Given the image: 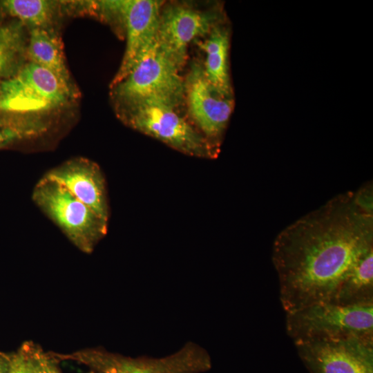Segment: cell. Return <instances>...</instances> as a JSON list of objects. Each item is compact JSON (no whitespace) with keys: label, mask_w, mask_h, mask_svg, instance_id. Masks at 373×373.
I'll list each match as a JSON object with an SVG mask.
<instances>
[{"label":"cell","mask_w":373,"mask_h":373,"mask_svg":"<svg viewBox=\"0 0 373 373\" xmlns=\"http://www.w3.org/2000/svg\"><path fill=\"white\" fill-rule=\"evenodd\" d=\"M92 354L99 365V373H200L211 367L207 351L191 342L160 358H127L99 352Z\"/></svg>","instance_id":"11"},{"label":"cell","mask_w":373,"mask_h":373,"mask_svg":"<svg viewBox=\"0 0 373 373\" xmlns=\"http://www.w3.org/2000/svg\"><path fill=\"white\" fill-rule=\"evenodd\" d=\"M32 196L36 205L82 251L92 252L106 234L107 222L56 181L44 175Z\"/></svg>","instance_id":"6"},{"label":"cell","mask_w":373,"mask_h":373,"mask_svg":"<svg viewBox=\"0 0 373 373\" xmlns=\"http://www.w3.org/2000/svg\"><path fill=\"white\" fill-rule=\"evenodd\" d=\"M223 20L220 10H202L175 3L163 5L157 31L158 46L181 70L186 62L189 44L207 37Z\"/></svg>","instance_id":"7"},{"label":"cell","mask_w":373,"mask_h":373,"mask_svg":"<svg viewBox=\"0 0 373 373\" xmlns=\"http://www.w3.org/2000/svg\"><path fill=\"white\" fill-rule=\"evenodd\" d=\"M373 249V215L341 193L282 230L272 247L286 313L331 303L358 261Z\"/></svg>","instance_id":"1"},{"label":"cell","mask_w":373,"mask_h":373,"mask_svg":"<svg viewBox=\"0 0 373 373\" xmlns=\"http://www.w3.org/2000/svg\"><path fill=\"white\" fill-rule=\"evenodd\" d=\"M197 44L206 53L202 64L205 77L212 88L220 96L233 98L229 73L230 35L223 23L215 26L203 41Z\"/></svg>","instance_id":"13"},{"label":"cell","mask_w":373,"mask_h":373,"mask_svg":"<svg viewBox=\"0 0 373 373\" xmlns=\"http://www.w3.org/2000/svg\"><path fill=\"white\" fill-rule=\"evenodd\" d=\"M310 373H373V336L294 342Z\"/></svg>","instance_id":"8"},{"label":"cell","mask_w":373,"mask_h":373,"mask_svg":"<svg viewBox=\"0 0 373 373\" xmlns=\"http://www.w3.org/2000/svg\"><path fill=\"white\" fill-rule=\"evenodd\" d=\"M331 303L349 306L373 304V249L355 265Z\"/></svg>","instance_id":"15"},{"label":"cell","mask_w":373,"mask_h":373,"mask_svg":"<svg viewBox=\"0 0 373 373\" xmlns=\"http://www.w3.org/2000/svg\"><path fill=\"white\" fill-rule=\"evenodd\" d=\"M29 61L46 68L70 83L60 37L49 28H31L26 48Z\"/></svg>","instance_id":"14"},{"label":"cell","mask_w":373,"mask_h":373,"mask_svg":"<svg viewBox=\"0 0 373 373\" xmlns=\"http://www.w3.org/2000/svg\"><path fill=\"white\" fill-rule=\"evenodd\" d=\"M71 84L30 61L0 82V115L26 117L64 108L75 97Z\"/></svg>","instance_id":"2"},{"label":"cell","mask_w":373,"mask_h":373,"mask_svg":"<svg viewBox=\"0 0 373 373\" xmlns=\"http://www.w3.org/2000/svg\"><path fill=\"white\" fill-rule=\"evenodd\" d=\"M10 358L0 356V373H5L7 370Z\"/></svg>","instance_id":"21"},{"label":"cell","mask_w":373,"mask_h":373,"mask_svg":"<svg viewBox=\"0 0 373 373\" xmlns=\"http://www.w3.org/2000/svg\"><path fill=\"white\" fill-rule=\"evenodd\" d=\"M117 19L125 30L126 45L120 66L110 87L123 80L157 40L159 17L164 1H114Z\"/></svg>","instance_id":"9"},{"label":"cell","mask_w":373,"mask_h":373,"mask_svg":"<svg viewBox=\"0 0 373 373\" xmlns=\"http://www.w3.org/2000/svg\"><path fill=\"white\" fill-rule=\"evenodd\" d=\"M157 40L119 83L111 88L115 106L150 99L177 108L184 102V78Z\"/></svg>","instance_id":"5"},{"label":"cell","mask_w":373,"mask_h":373,"mask_svg":"<svg viewBox=\"0 0 373 373\" xmlns=\"http://www.w3.org/2000/svg\"><path fill=\"white\" fill-rule=\"evenodd\" d=\"M119 117L131 128L192 155L215 157L219 146L165 103L139 100L115 106Z\"/></svg>","instance_id":"3"},{"label":"cell","mask_w":373,"mask_h":373,"mask_svg":"<svg viewBox=\"0 0 373 373\" xmlns=\"http://www.w3.org/2000/svg\"><path fill=\"white\" fill-rule=\"evenodd\" d=\"M184 102L193 122L204 136L220 146L233 112V98L218 95L208 82L202 64L194 61L184 78Z\"/></svg>","instance_id":"10"},{"label":"cell","mask_w":373,"mask_h":373,"mask_svg":"<svg viewBox=\"0 0 373 373\" xmlns=\"http://www.w3.org/2000/svg\"><path fill=\"white\" fill-rule=\"evenodd\" d=\"M354 200L356 206L365 213L373 215V186L368 182L356 192H354Z\"/></svg>","instance_id":"19"},{"label":"cell","mask_w":373,"mask_h":373,"mask_svg":"<svg viewBox=\"0 0 373 373\" xmlns=\"http://www.w3.org/2000/svg\"><path fill=\"white\" fill-rule=\"evenodd\" d=\"M54 3L43 0L0 1V13L17 19L31 28H49L55 12Z\"/></svg>","instance_id":"16"},{"label":"cell","mask_w":373,"mask_h":373,"mask_svg":"<svg viewBox=\"0 0 373 373\" xmlns=\"http://www.w3.org/2000/svg\"><path fill=\"white\" fill-rule=\"evenodd\" d=\"M37 357L42 373H60L46 354L38 347H37Z\"/></svg>","instance_id":"20"},{"label":"cell","mask_w":373,"mask_h":373,"mask_svg":"<svg viewBox=\"0 0 373 373\" xmlns=\"http://www.w3.org/2000/svg\"><path fill=\"white\" fill-rule=\"evenodd\" d=\"M24 51L23 25L17 21L0 23V82L19 66V61Z\"/></svg>","instance_id":"17"},{"label":"cell","mask_w":373,"mask_h":373,"mask_svg":"<svg viewBox=\"0 0 373 373\" xmlns=\"http://www.w3.org/2000/svg\"><path fill=\"white\" fill-rule=\"evenodd\" d=\"M45 176L62 185L102 220L108 222L104 180L95 163L82 157L71 159L51 169Z\"/></svg>","instance_id":"12"},{"label":"cell","mask_w":373,"mask_h":373,"mask_svg":"<svg viewBox=\"0 0 373 373\" xmlns=\"http://www.w3.org/2000/svg\"><path fill=\"white\" fill-rule=\"evenodd\" d=\"M286 329L294 342L345 337L373 336V304L309 305L286 313Z\"/></svg>","instance_id":"4"},{"label":"cell","mask_w":373,"mask_h":373,"mask_svg":"<svg viewBox=\"0 0 373 373\" xmlns=\"http://www.w3.org/2000/svg\"><path fill=\"white\" fill-rule=\"evenodd\" d=\"M5 373H42L37 357V347L31 342H26L10 358Z\"/></svg>","instance_id":"18"}]
</instances>
